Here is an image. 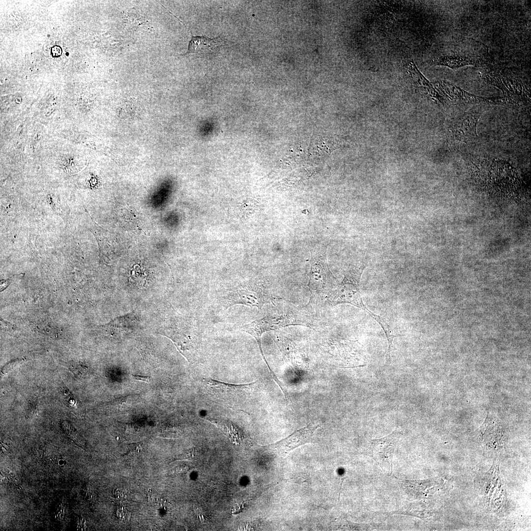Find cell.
I'll return each instance as SVG.
<instances>
[{
	"label": "cell",
	"mask_w": 531,
	"mask_h": 531,
	"mask_svg": "<svg viewBox=\"0 0 531 531\" xmlns=\"http://www.w3.org/2000/svg\"><path fill=\"white\" fill-rule=\"evenodd\" d=\"M364 264L352 266L345 271L343 280L331 292L325 303L333 306L340 304H350L359 308L375 320L383 328L386 337L388 346L392 345L395 335L387 320L372 312L364 304L360 290L361 275L365 268Z\"/></svg>",
	"instance_id": "1"
},
{
	"label": "cell",
	"mask_w": 531,
	"mask_h": 531,
	"mask_svg": "<svg viewBox=\"0 0 531 531\" xmlns=\"http://www.w3.org/2000/svg\"><path fill=\"white\" fill-rule=\"evenodd\" d=\"M327 246L319 245L310 250V270L308 286L310 293L309 304L324 301L339 283L327 263Z\"/></svg>",
	"instance_id": "2"
},
{
	"label": "cell",
	"mask_w": 531,
	"mask_h": 531,
	"mask_svg": "<svg viewBox=\"0 0 531 531\" xmlns=\"http://www.w3.org/2000/svg\"><path fill=\"white\" fill-rule=\"evenodd\" d=\"M488 49L482 43L472 39L453 42L448 49L431 60L435 65L457 69L466 65L482 66L487 60Z\"/></svg>",
	"instance_id": "3"
},
{
	"label": "cell",
	"mask_w": 531,
	"mask_h": 531,
	"mask_svg": "<svg viewBox=\"0 0 531 531\" xmlns=\"http://www.w3.org/2000/svg\"><path fill=\"white\" fill-rule=\"evenodd\" d=\"M296 325L312 327V323L303 315L296 311H287L281 313L269 314L260 319L243 325L240 328L241 331L250 334L256 340L262 356L266 365H268L262 350V335L267 331Z\"/></svg>",
	"instance_id": "4"
},
{
	"label": "cell",
	"mask_w": 531,
	"mask_h": 531,
	"mask_svg": "<svg viewBox=\"0 0 531 531\" xmlns=\"http://www.w3.org/2000/svg\"><path fill=\"white\" fill-rule=\"evenodd\" d=\"M226 309L233 305L242 304L260 309L274 298L266 287L261 285H243L232 288L227 291L223 298Z\"/></svg>",
	"instance_id": "5"
},
{
	"label": "cell",
	"mask_w": 531,
	"mask_h": 531,
	"mask_svg": "<svg viewBox=\"0 0 531 531\" xmlns=\"http://www.w3.org/2000/svg\"><path fill=\"white\" fill-rule=\"evenodd\" d=\"M401 436V431L395 430L385 437L370 442V454L386 475H390L392 473L393 455Z\"/></svg>",
	"instance_id": "6"
},
{
	"label": "cell",
	"mask_w": 531,
	"mask_h": 531,
	"mask_svg": "<svg viewBox=\"0 0 531 531\" xmlns=\"http://www.w3.org/2000/svg\"><path fill=\"white\" fill-rule=\"evenodd\" d=\"M482 112L481 109L472 110L456 119L450 127L454 138L466 143L476 137V126Z\"/></svg>",
	"instance_id": "7"
},
{
	"label": "cell",
	"mask_w": 531,
	"mask_h": 531,
	"mask_svg": "<svg viewBox=\"0 0 531 531\" xmlns=\"http://www.w3.org/2000/svg\"><path fill=\"white\" fill-rule=\"evenodd\" d=\"M319 426L318 424L310 423L275 443L273 447L277 453L285 456L293 449L309 442Z\"/></svg>",
	"instance_id": "8"
},
{
	"label": "cell",
	"mask_w": 531,
	"mask_h": 531,
	"mask_svg": "<svg viewBox=\"0 0 531 531\" xmlns=\"http://www.w3.org/2000/svg\"><path fill=\"white\" fill-rule=\"evenodd\" d=\"M482 77L489 83L501 89L503 92L511 95L525 97L529 95L525 87L515 79L505 76L499 71L487 68L481 73Z\"/></svg>",
	"instance_id": "9"
},
{
	"label": "cell",
	"mask_w": 531,
	"mask_h": 531,
	"mask_svg": "<svg viewBox=\"0 0 531 531\" xmlns=\"http://www.w3.org/2000/svg\"><path fill=\"white\" fill-rule=\"evenodd\" d=\"M442 88L447 97L453 101H458L465 103L497 104L496 97L484 98L471 94L463 90L456 86L446 81H441L438 82V86Z\"/></svg>",
	"instance_id": "10"
},
{
	"label": "cell",
	"mask_w": 531,
	"mask_h": 531,
	"mask_svg": "<svg viewBox=\"0 0 531 531\" xmlns=\"http://www.w3.org/2000/svg\"><path fill=\"white\" fill-rule=\"evenodd\" d=\"M222 41L220 36L210 38L205 36L192 35L191 39L189 42L188 51L184 55L204 51L213 52L222 45Z\"/></svg>",
	"instance_id": "11"
},
{
	"label": "cell",
	"mask_w": 531,
	"mask_h": 531,
	"mask_svg": "<svg viewBox=\"0 0 531 531\" xmlns=\"http://www.w3.org/2000/svg\"><path fill=\"white\" fill-rule=\"evenodd\" d=\"M67 366L74 374L80 377L85 375L87 371L86 367L80 363L69 362Z\"/></svg>",
	"instance_id": "12"
},
{
	"label": "cell",
	"mask_w": 531,
	"mask_h": 531,
	"mask_svg": "<svg viewBox=\"0 0 531 531\" xmlns=\"http://www.w3.org/2000/svg\"><path fill=\"white\" fill-rule=\"evenodd\" d=\"M62 53L61 49L58 46H55L52 47L51 49V53L53 57H57L59 56Z\"/></svg>",
	"instance_id": "13"
},
{
	"label": "cell",
	"mask_w": 531,
	"mask_h": 531,
	"mask_svg": "<svg viewBox=\"0 0 531 531\" xmlns=\"http://www.w3.org/2000/svg\"><path fill=\"white\" fill-rule=\"evenodd\" d=\"M133 377L137 380L143 381L147 383L149 382L150 380V377L149 376L135 375H133Z\"/></svg>",
	"instance_id": "14"
},
{
	"label": "cell",
	"mask_w": 531,
	"mask_h": 531,
	"mask_svg": "<svg viewBox=\"0 0 531 531\" xmlns=\"http://www.w3.org/2000/svg\"><path fill=\"white\" fill-rule=\"evenodd\" d=\"M195 510H196V512H197V513L198 514V517H199L200 520L202 522H205V520L206 519V515L205 514H203L204 512L202 511L201 509L200 508H196L195 509Z\"/></svg>",
	"instance_id": "15"
}]
</instances>
